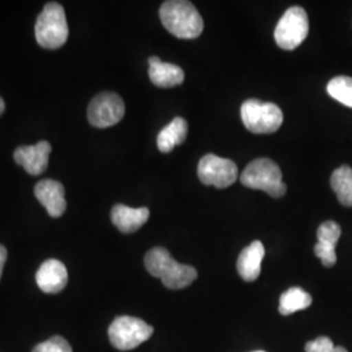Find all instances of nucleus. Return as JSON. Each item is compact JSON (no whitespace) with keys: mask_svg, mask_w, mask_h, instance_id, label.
I'll return each mask as SVG.
<instances>
[{"mask_svg":"<svg viewBox=\"0 0 352 352\" xmlns=\"http://www.w3.org/2000/svg\"><path fill=\"white\" fill-rule=\"evenodd\" d=\"M6 260H7V250L3 245H0V278H1Z\"/></svg>","mask_w":352,"mask_h":352,"instance_id":"5701e85b","label":"nucleus"},{"mask_svg":"<svg viewBox=\"0 0 352 352\" xmlns=\"http://www.w3.org/2000/svg\"><path fill=\"white\" fill-rule=\"evenodd\" d=\"M33 352H74L71 344L63 337H52L49 340L39 343Z\"/></svg>","mask_w":352,"mask_h":352,"instance_id":"412c9836","label":"nucleus"},{"mask_svg":"<svg viewBox=\"0 0 352 352\" xmlns=\"http://www.w3.org/2000/svg\"><path fill=\"white\" fill-rule=\"evenodd\" d=\"M126 113V104L120 96L104 91L96 96L88 107L89 123L96 128L118 124Z\"/></svg>","mask_w":352,"mask_h":352,"instance_id":"1a4fd4ad","label":"nucleus"},{"mask_svg":"<svg viewBox=\"0 0 352 352\" xmlns=\"http://www.w3.org/2000/svg\"><path fill=\"white\" fill-rule=\"evenodd\" d=\"M160 17L164 28L180 39L200 37L204 30L202 17L190 1H164L160 10Z\"/></svg>","mask_w":352,"mask_h":352,"instance_id":"f03ea898","label":"nucleus"},{"mask_svg":"<svg viewBox=\"0 0 352 352\" xmlns=\"http://www.w3.org/2000/svg\"><path fill=\"white\" fill-rule=\"evenodd\" d=\"M254 352H265V351H254Z\"/></svg>","mask_w":352,"mask_h":352,"instance_id":"a878e982","label":"nucleus"},{"mask_svg":"<svg viewBox=\"0 0 352 352\" xmlns=\"http://www.w3.org/2000/svg\"><path fill=\"white\" fill-rule=\"evenodd\" d=\"M309 32L308 14L302 7H291L278 21L274 39L282 50H295Z\"/></svg>","mask_w":352,"mask_h":352,"instance_id":"0eeeda50","label":"nucleus"},{"mask_svg":"<svg viewBox=\"0 0 352 352\" xmlns=\"http://www.w3.org/2000/svg\"><path fill=\"white\" fill-rule=\"evenodd\" d=\"M330 352H349L346 349H343V347H340V346H336L333 350Z\"/></svg>","mask_w":352,"mask_h":352,"instance_id":"b1692460","label":"nucleus"},{"mask_svg":"<svg viewBox=\"0 0 352 352\" xmlns=\"http://www.w3.org/2000/svg\"><path fill=\"white\" fill-rule=\"evenodd\" d=\"M240 182L244 187L261 189L274 199L285 196L287 190L279 166L267 158H258L248 164L241 173Z\"/></svg>","mask_w":352,"mask_h":352,"instance_id":"7ed1b4c3","label":"nucleus"},{"mask_svg":"<svg viewBox=\"0 0 352 352\" xmlns=\"http://www.w3.org/2000/svg\"><path fill=\"white\" fill-rule=\"evenodd\" d=\"M238 166L226 158L215 154H206L202 157L197 167V175L205 186H214L215 188H227L238 179Z\"/></svg>","mask_w":352,"mask_h":352,"instance_id":"6e6552de","label":"nucleus"},{"mask_svg":"<svg viewBox=\"0 0 352 352\" xmlns=\"http://www.w3.org/2000/svg\"><path fill=\"white\" fill-rule=\"evenodd\" d=\"M311 304L312 296L307 291L300 287H291L283 292L279 299V312L283 316L292 315L308 308Z\"/></svg>","mask_w":352,"mask_h":352,"instance_id":"a211bd4d","label":"nucleus"},{"mask_svg":"<svg viewBox=\"0 0 352 352\" xmlns=\"http://www.w3.org/2000/svg\"><path fill=\"white\" fill-rule=\"evenodd\" d=\"M51 145L47 141H39L32 146H20L14 151L16 164L23 166L30 175H41L49 166Z\"/></svg>","mask_w":352,"mask_h":352,"instance_id":"9d476101","label":"nucleus"},{"mask_svg":"<svg viewBox=\"0 0 352 352\" xmlns=\"http://www.w3.org/2000/svg\"><path fill=\"white\" fill-rule=\"evenodd\" d=\"M149 77L158 88H174L184 81V71L175 64L164 63L160 58L149 59Z\"/></svg>","mask_w":352,"mask_h":352,"instance_id":"2eb2a0df","label":"nucleus"},{"mask_svg":"<svg viewBox=\"0 0 352 352\" xmlns=\"http://www.w3.org/2000/svg\"><path fill=\"white\" fill-rule=\"evenodd\" d=\"M331 188L336 192L342 205L352 208V168L350 166H340L337 168L331 179Z\"/></svg>","mask_w":352,"mask_h":352,"instance_id":"6ab92c4d","label":"nucleus"},{"mask_svg":"<svg viewBox=\"0 0 352 352\" xmlns=\"http://www.w3.org/2000/svg\"><path fill=\"white\" fill-rule=\"evenodd\" d=\"M144 261L146 270L153 277L160 278L167 289H186L197 278V270L193 266L179 264L162 247L148 252Z\"/></svg>","mask_w":352,"mask_h":352,"instance_id":"f257e3e1","label":"nucleus"},{"mask_svg":"<svg viewBox=\"0 0 352 352\" xmlns=\"http://www.w3.org/2000/svg\"><path fill=\"white\" fill-rule=\"evenodd\" d=\"M240 116L252 133H274L283 123V113L276 103L247 100L241 104Z\"/></svg>","mask_w":352,"mask_h":352,"instance_id":"39448f33","label":"nucleus"},{"mask_svg":"<svg viewBox=\"0 0 352 352\" xmlns=\"http://www.w3.org/2000/svg\"><path fill=\"white\" fill-rule=\"evenodd\" d=\"M68 38V24L64 8L58 3H47L38 16L36 39L38 45L55 50L62 47Z\"/></svg>","mask_w":352,"mask_h":352,"instance_id":"20e7f679","label":"nucleus"},{"mask_svg":"<svg viewBox=\"0 0 352 352\" xmlns=\"http://www.w3.org/2000/svg\"><path fill=\"white\" fill-rule=\"evenodd\" d=\"M4 109H6V104H4V101L0 98V115L3 113V111H4Z\"/></svg>","mask_w":352,"mask_h":352,"instance_id":"393cba45","label":"nucleus"},{"mask_svg":"<svg viewBox=\"0 0 352 352\" xmlns=\"http://www.w3.org/2000/svg\"><path fill=\"white\" fill-rule=\"evenodd\" d=\"M38 287L46 294H58L68 283V272L63 263L51 258L39 266L36 274Z\"/></svg>","mask_w":352,"mask_h":352,"instance_id":"ddd939ff","label":"nucleus"},{"mask_svg":"<svg viewBox=\"0 0 352 352\" xmlns=\"http://www.w3.org/2000/svg\"><path fill=\"white\" fill-rule=\"evenodd\" d=\"M153 331L154 329L141 318L120 316L109 327V338L115 349L129 351L149 340Z\"/></svg>","mask_w":352,"mask_h":352,"instance_id":"423d86ee","label":"nucleus"},{"mask_svg":"<svg viewBox=\"0 0 352 352\" xmlns=\"http://www.w3.org/2000/svg\"><path fill=\"white\" fill-rule=\"evenodd\" d=\"M334 343L333 340L327 337H320L315 340H311L307 343L305 346V351L307 352H330L334 349Z\"/></svg>","mask_w":352,"mask_h":352,"instance_id":"4be33fe9","label":"nucleus"},{"mask_svg":"<svg viewBox=\"0 0 352 352\" xmlns=\"http://www.w3.org/2000/svg\"><path fill=\"white\" fill-rule=\"evenodd\" d=\"M340 225L333 221L324 222L317 230L318 241L315 245V253L325 267H331L337 263L336 245L340 240Z\"/></svg>","mask_w":352,"mask_h":352,"instance_id":"9b49d317","label":"nucleus"},{"mask_svg":"<svg viewBox=\"0 0 352 352\" xmlns=\"http://www.w3.org/2000/svg\"><path fill=\"white\" fill-rule=\"evenodd\" d=\"M264 244L258 240L244 248L238 258V273L247 282L256 280L261 273V264L264 260Z\"/></svg>","mask_w":352,"mask_h":352,"instance_id":"dca6fc26","label":"nucleus"},{"mask_svg":"<svg viewBox=\"0 0 352 352\" xmlns=\"http://www.w3.org/2000/svg\"><path fill=\"white\" fill-rule=\"evenodd\" d=\"M188 135V123L183 118H175L168 126H164L157 138V146L162 153H170L182 145Z\"/></svg>","mask_w":352,"mask_h":352,"instance_id":"f3484780","label":"nucleus"},{"mask_svg":"<svg viewBox=\"0 0 352 352\" xmlns=\"http://www.w3.org/2000/svg\"><path fill=\"white\" fill-rule=\"evenodd\" d=\"M34 195L41 202L47 213L52 218L62 217L65 209H67V202L64 199V187L62 183L56 180H41L34 188Z\"/></svg>","mask_w":352,"mask_h":352,"instance_id":"f8f14e48","label":"nucleus"},{"mask_svg":"<svg viewBox=\"0 0 352 352\" xmlns=\"http://www.w3.org/2000/svg\"><path fill=\"white\" fill-rule=\"evenodd\" d=\"M148 208H129L118 204L111 210V221L119 231L124 234H132L144 226L149 219Z\"/></svg>","mask_w":352,"mask_h":352,"instance_id":"4468645a","label":"nucleus"},{"mask_svg":"<svg viewBox=\"0 0 352 352\" xmlns=\"http://www.w3.org/2000/svg\"><path fill=\"white\" fill-rule=\"evenodd\" d=\"M327 89L331 98L352 109V77H334L329 81Z\"/></svg>","mask_w":352,"mask_h":352,"instance_id":"aec40b11","label":"nucleus"}]
</instances>
